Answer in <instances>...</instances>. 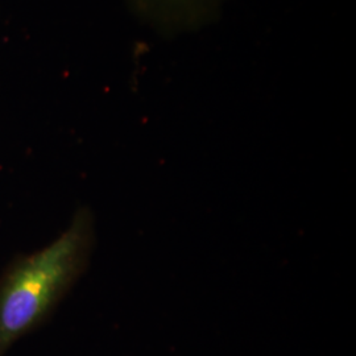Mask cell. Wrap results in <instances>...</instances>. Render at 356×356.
Returning <instances> with one entry per match:
<instances>
[{
	"mask_svg": "<svg viewBox=\"0 0 356 356\" xmlns=\"http://www.w3.org/2000/svg\"><path fill=\"white\" fill-rule=\"evenodd\" d=\"M140 1V0H139ZM148 3V0H144ZM157 4H161V7H168L172 11H189V8H194L195 4L201 3L202 0H151Z\"/></svg>",
	"mask_w": 356,
	"mask_h": 356,
	"instance_id": "cell-2",
	"label": "cell"
},
{
	"mask_svg": "<svg viewBox=\"0 0 356 356\" xmlns=\"http://www.w3.org/2000/svg\"><path fill=\"white\" fill-rule=\"evenodd\" d=\"M95 220L89 207L76 211L69 227L32 254L15 257L0 275V356L38 330L89 267Z\"/></svg>",
	"mask_w": 356,
	"mask_h": 356,
	"instance_id": "cell-1",
	"label": "cell"
}]
</instances>
